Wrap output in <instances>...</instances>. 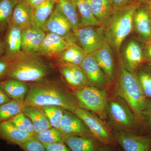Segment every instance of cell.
I'll return each instance as SVG.
<instances>
[{
	"label": "cell",
	"mask_w": 151,
	"mask_h": 151,
	"mask_svg": "<svg viewBox=\"0 0 151 151\" xmlns=\"http://www.w3.org/2000/svg\"><path fill=\"white\" fill-rule=\"evenodd\" d=\"M26 105L37 107L55 105L74 113L79 104L74 94L62 87L50 84H32L24 99Z\"/></svg>",
	"instance_id": "cell-1"
},
{
	"label": "cell",
	"mask_w": 151,
	"mask_h": 151,
	"mask_svg": "<svg viewBox=\"0 0 151 151\" xmlns=\"http://www.w3.org/2000/svg\"><path fill=\"white\" fill-rule=\"evenodd\" d=\"M115 90V95L127 102L142 125V114L148 99L145 96L135 73L127 70L120 60Z\"/></svg>",
	"instance_id": "cell-2"
},
{
	"label": "cell",
	"mask_w": 151,
	"mask_h": 151,
	"mask_svg": "<svg viewBox=\"0 0 151 151\" xmlns=\"http://www.w3.org/2000/svg\"><path fill=\"white\" fill-rule=\"evenodd\" d=\"M138 6V4L134 2L114 11L111 21L104 27L105 41L117 54L120 55L122 43L133 30V18Z\"/></svg>",
	"instance_id": "cell-3"
},
{
	"label": "cell",
	"mask_w": 151,
	"mask_h": 151,
	"mask_svg": "<svg viewBox=\"0 0 151 151\" xmlns=\"http://www.w3.org/2000/svg\"><path fill=\"white\" fill-rule=\"evenodd\" d=\"M47 65L35 54L22 52L10 61L7 77L23 82H38L48 74Z\"/></svg>",
	"instance_id": "cell-4"
},
{
	"label": "cell",
	"mask_w": 151,
	"mask_h": 151,
	"mask_svg": "<svg viewBox=\"0 0 151 151\" xmlns=\"http://www.w3.org/2000/svg\"><path fill=\"white\" fill-rule=\"evenodd\" d=\"M106 115L110 127L113 131H124L137 134L141 125L134 111L127 102L115 95L108 99Z\"/></svg>",
	"instance_id": "cell-5"
},
{
	"label": "cell",
	"mask_w": 151,
	"mask_h": 151,
	"mask_svg": "<svg viewBox=\"0 0 151 151\" xmlns=\"http://www.w3.org/2000/svg\"><path fill=\"white\" fill-rule=\"evenodd\" d=\"M79 107L91 111L103 120L107 119L106 107L108 94L104 90L88 86L79 90H74Z\"/></svg>",
	"instance_id": "cell-6"
},
{
	"label": "cell",
	"mask_w": 151,
	"mask_h": 151,
	"mask_svg": "<svg viewBox=\"0 0 151 151\" xmlns=\"http://www.w3.org/2000/svg\"><path fill=\"white\" fill-rule=\"evenodd\" d=\"M73 113L84 122L92 136L103 145L113 147L117 145L111 127L95 113L80 107Z\"/></svg>",
	"instance_id": "cell-7"
},
{
	"label": "cell",
	"mask_w": 151,
	"mask_h": 151,
	"mask_svg": "<svg viewBox=\"0 0 151 151\" xmlns=\"http://www.w3.org/2000/svg\"><path fill=\"white\" fill-rule=\"evenodd\" d=\"M76 44L86 55L94 53L105 41L104 27L101 26H81L75 34Z\"/></svg>",
	"instance_id": "cell-8"
},
{
	"label": "cell",
	"mask_w": 151,
	"mask_h": 151,
	"mask_svg": "<svg viewBox=\"0 0 151 151\" xmlns=\"http://www.w3.org/2000/svg\"><path fill=\"white\" fill-rule=\"evenodd\" d=\"M62 37L69 44H76V38L70 22L57 6L42 29Z\"/></svg>",
	"instance_id": "cell-9"
},
{
	"label": "cell",
	"mask_w": 151,
	"mask_h": 151,
	"mask_svg": "<svg viewBox=\"0 0 151 151\" xmlns=\"http://www.w3.org/2000/svg\"><path fill=\"white\" fill-rule=\"evenodd\" d=\"M113 134L116 144L124 151H151V134L118 131H113Z\"/></svg>",
	"instance_id": "cell-10"
},
{
	"label": "cell",
	"mask_w": 151,
	"mask_h": 151,
	"mask_svg": "<svg viewBox=\"0 0 151 151\" xmlns=\"http://www.w3.org/2000/svg\"><path fill=\"white\" fill-rule=\"evenodd\" d=\"M80 67L86 74L89 86L105 90L108 80L93 53L86 55Z\"/></svg>",
	"instance_id": "cell-11"
},
{
	"label": "cell",
	"mask_w": 151,
	"mask_h": 151,
	"mask_svg": "<svg viewBox=\"0 0 151 151\" xmlns=\"http://www.w3.org/2000/svg\"><path fill=\"white\" fill-rule=\"evenodd\" d=\"M93 54L105 73L108 84L113 83L116 78V64L114 51L110 45L105 41L101 47Z\"/></svg>",
	"instance_id": "cell-12"
},
{
	"label": "cell",
	"mask_w": 151,
	"mask_h": 151,
	"mask_svg": "<svg viewBox=\"0 0 151 151\" xmlns=\"http://www.w3.org/2000/svg\"><path fill=\"white\" fill-rule=\"evenodd\" d=\"M60 130L67 136L93 137L84 122L75 113L66 110L63 113Z\"/></svg>",
	"instance_id": "cell-13"
},
{
	"label": "cell",
	"mask_w": 151,
	"mask_h": 151,
	"mask_svg": "<svg viewBox=\"0 0 151 151\" xmlns=\"http://www.w3.org/2000/svg\"><path fill=\"white\" fill-rule=\"evenodd\" d=\"M45 35L43 30L33 24L22 30V51L26 54L38 52Z\"/></svg>",
	"instance_id": "cell-14"
},
{
	"label": "cell",
	"mask_w": 151,
	"mask_h": 151,
	"mask_svg": "<svg viewBox=\"0 0 151 151\" xmlns=\"http://www.w3.org/2000/svg\"><path fill=\"white\" fill-rule=\"evenodd\" d=\"M120 60L127 70L135 73L145 61L142 47L136 41H130L125 47L123 58Z\"/></svg>",
	"instance_id": "cell-15"
},
{
	"label": "cell",
	"mask_w": 151,
	"mask_h": 151,
	"mask_svg": "<svg viewBox=\"0 0 151 151\" xmlns=\"http://www.w3.org/2000/svg\"><path fill=\"white\" fill-rule=\"evenodd\" d=\"M22 31L19 28L11 22L8 26L5 38L4 56L9 61L14 59L22 52Z\"/></svg>",
	"instance_id": "cell-16"
},
{
	"label": "cell",
	"mask_w": 151,
	"mask_h": 151,
	"mask_svg": "<svg viewBox=\"0 0 151 151\" xmlns=\"http://www.w3.org/2000/svg\"><path fill=\"white\" fill-rule=\"evenodd\" d=\"M59 68L65 81L74 90L89 86L86 74L80 66L61 63Z\"/></svg>",
	"instance_id": "cell-17"
},
{
	"label": "cell",
	"mask_w": 151,
	"mask_h": 151,
	"mask_svg": "<svg viewBox=\"0 0 151 151\" xmlns=\"http://www.w3.org/2000/svg\"><path fill=\"white\" fill-rule=\"evenodd\" d=\"M70 44L60 36L48 32L45 35L38 52L47 56L58 55Z\"/></svg>",
	"instance_id": "cell-18"
},
{
	"label": "cell",
	"mask_w": 151,
	"mask_h": 151,
	"mask_svg": "<svg viewBox=\"0 0 151 151\" xmlns=\"http://www.w3.org/2000/svg\"><path fill=\"white\" fill-rule=\"evenodd\" d=\"M33 136L18 129L10 120L0 123V139L9 144L19 146Z\"/></svg>",
	"instance_id": "cell-19"
},
{
	"label": "cell",
	"mask_w": 151,
	"mask_h": 151,
	"mask_svg": "<svg viewBox=\"0 0 151 151\" xmlns=\"http://www.w3.org/2000/svg\"><path fill=\"white\" fill-rule=\"evenodd\" d=\"M151 14L150 11L138 7L133 18V27L144 42L151 38Z\"/></svg>",
	"instance_id": "cell-20"
},
{
	"label": "cell",
	"mask_w": 151,
	"mask_h": 151,
	"mask_svg": "<svg viewBox=\"0 0 151 151\" xmlns=\"http://www.w3.org/2000/svg\"><path fill=\"white\" fill-rule=\"evenodd\" d=\"M64 142L71 151H98L104 145L93 137H78L65 134Z\"/></svg>",
	"instance_id": "cell-21"
},
{
	"label": "cell",
	"mask_w": 151,
	"mask_h": 151,
	"mask_svg": "<svg viewBox=\"0 0 151 151\" xmlns=\"http://www.w3.org/2000/svg\"><path fill=\"white\" fill-rule=\"evenodd\" d=\"M32 8L25 1H20L14 8L11 22L22 30L32 25Z\"/></svg>",
	"instance_id": "cell-22"
},
{
	"label": "cell",
	"mask_w": 151,
	"mask_h": 151,
	"mask_svg": "<svg viewBox=\"0 0 151 151\" xmlns=\"http://www.w3.org/2000/svg\"><path fill=\"white\" fill-rule=\"evenodd\" d=\"M92 13L100 25L105 27L112 18L114 11L109 0H87Z\"/></svg>",
	"instance_id": "cell-23"
},
{
	"label": "cell",
	"mask_w": 151,
	"mask_h": 151,
	"mask_svg": "<svg viewBox=\"0 0 151 151\" xmlns=\"http://www.w3.org/2000/svg\"><path fill=\"white\" fill-rule=\"evenodd\" d=\"M22 113L32 122L35 134L52 127L46 116L37 106L26 105Z\"/></svg>",
	"instance_id": "cell-24"
},
{
	"label": "cell",
	"mask_w": 151,
	"mask_h": 151,
	"mask_svg": "<svg viewBox=\"0 0 151 151\" xmlns=\"http://www.w3.org/2000/svg\"><path fill=\"white\" fill-rule=\"evenodd\" d=\"M0 86L12 100H24L29 90L25 82L14 78L0 82Z\"/></svg>",
	"instance_id": "cell-25"
},
{
	"label": "cell",
	"mask_w": 151,
	"mask_h": 151,
	"mask_svg": "<svg viewBox=\"0 0 151 151\" xmlns=\"http://www.w3.org/2000/svg\"><path fill=\"white\" fill-rule=\"evenodd\" d=\"M57 6L70 22L74 34L82 26L74 0H58Z\"/></svg>",
	"instance_id": "cell-26"
},
{
	"label": "cell",
	"mask_w": 151,
	"mask_h": 151,
	"mask_svg": "<svg viewBox=\"0 0 151 151\" xmlns=\"http://www.w3.org/2000/svg\"><path fill=\"white\" fill-rule=\"evenodd\" d=\"M58 56L60 61L63 64L80 66L86 54L78 45L73 43L70 44L69 46Z\"/></svg>",
	"instance_id": "cell-27"
},
{
	"label": "cell",
	"mask_w": 151,
	"mask_h": 151,
	"mask_svg": "<svg viewBox=\"0 0 151 151\" xmlns=\"http://www.w3.org/2000/svg\"><path fill=\"white\" fill-rule=\"evenodd\" d=\"M55 3L52 1H48L33 8L32 24L42 29L53 11Z\"/></svg>",
	"instance_id": "cell-28"
},
{
	"label": "cell",
	"mask_w": 151,
	"mask_h": 151,
	"mask_svg": "<svg viewBox=\"0 0 151 151\" xmlns=\"http://www.w3.org/2000/svg\"><path fill=\"white\" fill-rule=\"evenodd\" d=\"M135 74L146 98L151 99V63H142Z\"/></svg>",
	"instance_id": "cell-29"
},
{
	"label": "cell",
	"mask_w": 151,
	"mask_h": 151,
	"mask_svg": "<svg viewBox=\"0 0 151 151\" xmlns=\"http://www.w3.org/2000/svg\"><path fill=\"white\" fill-rule=\"evenodd\" d=\"M26 104L24 100H12L0 106V123L8 121L22 113Z\"/></svg>",
	"instance_id": "cell-30"
},
{
	"label": "cell",
	"mask_w": 151,
	"mask_h": 151,
	"mask_svg": "<svg viewBox=\"0 0 151 151\" xmlns=\"http://www.w3.org/2000/svg\"><path fill=\"white\" fill-rule=\"evenodd\" d=\"M74 1L82 26H101L93 15L91 6L87 0Z\"/></svg>",
	"instance_id": "cell-31"
},
{
	"label": "cell",
	"mask_w": 151,
	"mask_h": 151,
	"mask_svg": "<svg viewBox=\"0 0 151 151\" xmlns=\"http://www.w3.org/2000/svg\"><path fill=\"white\" fill-rule=\"evenodd\" d=\"M19 1V0H0V33L7 29L14 8Z\"/></svg>",
	"instance_id": "cell-32"
},
{
	"label": "cell",
	"mask_w": 151,
	"mask_h": 151,
	"mask_svg": "<svg viewBox=\"0 0 151 151\" xmlns=\"http://www.w3.org/2000/svg\"><path fill=\"white\" fill-rule=\"evenodd\" d=\"M43 145L65 143L64 134L60 130L52 127L34 135Z\"/></svg>",
	"instance_id": "cell-33"
},
{
	"label": "cell",
	"mask_w": 151,
	"mask_h": 151,
	"mask_svg": "<svg viewBox=\"0 0 151 151\" xmlns=\"http://www.w3.org/2000/svg\"><path fill=\"white\" fill-rule=\"evenodd\" d=\"M39 107L46 116L52 127L60 129V124L65 109L55 105H46Z\"/></svg>",
	"instance_id": "cell-34"
},
{
	"label": "cell",
	"mask_w": 151,
	"mask_h": 151,
	"mask_svg": "<svg viewBox=\"0 0 151 151\" xmlns=\"http://www.w3.org/2000/svg\"><path fill=\"white\" fill-rule=\"evenodd\" d=\"M19 146L25 151H46L43 144L34 136Z\"/></svg>",
	"instance_id": "cell-35"
},
{
	"label": "cell",
	"mask_w": 151,
	"mask_h": 151,
	"mask_svg": "<svg viewBox=\"0 0 151 151\" xmlns=\"http://www.w3.org/2000/svg\"><path fill=\"white\" fill-rule=\"evenodd\" d=\"M142 125L149 128L151 132V99H148L142 114Z\"/></svg>",
	"instance_id": "cell-36"
},
{
	"label": "cell",
	"mask_w": 151,
	"mask_h": 151,
	"mask_svg": "<svg viewBox=\"0 0 151 151\" xmlns=\"http://www.w3.org/2000/svg\"><path fill=\"white\" fill-rule=\"evenodd\" d=\"M18 115L21 120L22 124L24 127L26 132L30 134L34 135L35 132L33 126L32 122L29 118L25 116L22 112L19 113Z\"/></svg>",
	"instance_id": "cell-37"
},
{
	"label": "cell",
	"mask_w": 151,
	"mask_h": 151,
	"mask_svg": "<svg viewBox=\"0 0 151 151\" xmlns=\"http://www.w3.org/2000/svg\"><path fill=\"white\" fill-rule=\"evenodd\" d=\"M10 61L4 56L0 58V79L7 77Z\"/></svg>",
	"instance_id": "cell-38"
},
{
	"label": "cell",
	"mask_w": 151,
	"mask_h": 151,
	"mask_svg": "<svg viewBox=\"0 0 151 151\" xmlns=\"http://www.w3.org/2000/svg\"><path fill=\"white\" fill-rule=\"evenodd\" d=\"M46 151H71L65 143L43 145Z\"/></svg>",
	"instance_id": "cell-39"
},
{
	"label": "cell",
	"mask_w": 151,
	"mask_h": 151,
	"mask_svg": "<svg viewBox=\"0 0 151 151\" xmlns=\"http://www.w3.org/2000/svg\"><path fill=\"white\" fill-rule=\"evenodd\" d=\"M114 11L134 3V0H109Z\"/></svg>",
	"instance_id": "cell-40"
},
{
	"label": "cell",
	"mask_w": 151,
	"mask_h": 151,
	"mask_svg": "<svg viewBox=\"0 0 151 151\" xmlns=\"http://www.w3.org/2000/svg\"><path fill=\"white\" fill-rule=\"evenodd\" d=\"M143 51L145 60L151 63V38L146 42Z\"/></svg>",
	"instance_id": "cell-41"
},
{
	"label": "cell",
	"mask_w": 151,
	"mask_h": 151,
	"mask_svg": "<svg viewBox=\"0 0 151 151\" xmlns=\"http://www.w3.org/2000/svg\"><path fill=\"white\" fill-rule=\"evenodd\" d=\"M12 100L0 86V106L9 102Z\"/></svg>",
	"instance_id": "cell-42"
},
{
	"label": "cell",
	"mask_w": 151,
	"mask_h": 151,
	"mask_svg": "<svg viewBox=\"0 0 151 151\" xmlns=\"http://www.w3.org/2000/svg\"><path fill=\"white\" fill-rule=\"evenodd\" d=\"M31 6L32 8L35 7V6L39 5L42 3L48 1H52L55 3H57L58 0H25Z\"/></svg>",
	"instance_id": "cell-43"
},
{
	"label": "cell",
	"mask_w": 151,
	"mask_h": 151,
	"mask_svg": "<svg viewBox=\"0 0 151 151\" xmlns=\"http://www.w3.org/2000/svg\"><path fill=\"white\" fill-rule=\"evenodd\" d=\"M5 44L4 40H3L0 36V58L4 55Z\"/></svg>",
	"instance_id": "cell-44"
},
{
	"label": "cell",
	"mask_w": 151,
	"mask_h": 151,
	"mask_svg": "<svg viewBox=\"0 0 151 151\" xmlns=\"http://www.w3.org/2000/svg\"><path fill=\"white\" fill-rule=\"evenodd\" d=\"M112 147L113 146L103 145L98 151H113Z\"/></svg>",
	"instance_id": "cell-45"
},
{
	"label": "cell",
	"mask_w": 151,
	"mask_h": 151,
	"mask_svg": "<svg viewBox=\"0 0 151 151\" xmlns=\"http://www.w3.org/2000/svg\"><path fill=\"white\" fill-rule=\"evenodd\" d=\"M138 1L141 3H149L151 0H137Z\"/></svg>",
	"instance_id": "cell-46"
},
{
	"label": "cell",
	"mask_w": 151,
	"mask_h": 151,
	"mask_svg": "<svg viewBox=\"0 0 151 151\" xmlns=\"http://www.w3.org/2000/svg\"><path fill=\"white\" fill-rule=\"evenodd\" d=\"M149 9L151 14V1L149 3Z\"/></svg>",
	"instance_id": "cell-47"
},
{
	"label": "cell",
	"mask_w": 151,
	"mask_h": 151,
	"mask_svg": "<svg viewBox=\"0 0 151 151\" xmlns=\"http://www.w3.org/2000/svg\"><path fill=\"white\" fill-rule=\"evenodd\" d=\"M150 17H151V14L150 15Z\"/></svg>",
	"instance_id": "cell-48"
}]
</instances>
